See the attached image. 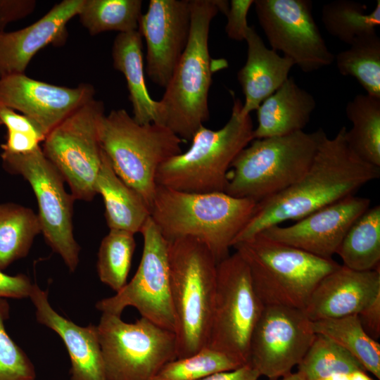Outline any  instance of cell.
I'll use <instances>...</instances> for the list:
<instances>
[{
	"instance_id": "42",
	"label": "cell",
	"mask_w": 380,
	"mask_h": 380,
	"mask_svg": "<svg viewBox=\"0 0 380 380\" xmlns=\"http://www.w3.org/2000/svg\"><path fill=\"white\" fill-rule=\"evenodd\" d=\"M357 316L365 332L377 341L380 337V293Z\"/></svg>"
},
{
	"instance_id": "34",
	"label": "cell",
	"mask_w": 380,
	"mask_h": 380,
	"mask_svg": "<svg viewBox=\"0 0 380 380\" xmlns=\"http://www.w3.org/2000/svg\"><path fill=\"white\" fill-rule=\"evenodd\" d=\"M297 367V372L306 380H319L336 373L350 374L365 370L347 350L321 334H316Z\"/></svg>"
},
{
	"instance_id": "14",
	"label": "cell",
	"mask_w": 380,
	"mask_h": 380,
	"mask_svg": "<svg viewBox=\"0 0 380 380\" xmlns=\"http://www.w3.org/2000/svg\"><path fill=\"white\" fill-rule=\"evenodd\" d=\"M258 23L271 49L304 72L331 65L329 51L312 15L310 0H254Z\"/></svg>"
},
{
	"instance_id": "10",
	"label": "cell",
	"mask_w": 380,
	"mask_h": 380,
	"mask_svg": "<svg viewBox=\"0 0 380 380\" xmlns=\"http://www.w3.org/2000/svg\"><path fill=\"white\" fill-rule=\"evenodd\" d=\"M263 308L241 256L235 252L220 261L208 347L247 364L251 338Z\"/></svg>"
},
{
	"instance_id": "31",
	"label": "cell",
	"mask_w": 380,
	"mask_h": 380,
	"mask_svg": "<svg viewBox=\"0 0 380 380\" xmlns=\"http://www.w3.org/2000/svg\"><path fill=\"white\" fill-rule=\"evenodd\" d=\"M367 6L351 0H336L322 8V21L325 30L334 37L350 45L358 37L380 25V1L373 11L365 13Z\"/></svg>"
},
{
	"instance_id": "41",
	"label": "cell",
	"mask_w": 380,
	"mask_h": 380,
	"mask_svg": "<svg viewBox=\"0 0 380 380\" xmlns=\"http://www.w3.org/2000/svg\"><path fill=\"white\" fill-rule=\"evenodd\" d=\"M0 125L5 126L7 131L29 133L37 135L42 141L44 140L42 135L27 117L5 106H0Z\"/></svg>"
},
{
	"instance_id": "18",
	"label": "cell",
	"mask_w": 380,
	"mask_h": 380,
	"mask_svg": "<svg viewBox=\"0 0 380 380\" xmlns=\"http://www.w3.org/2000/svg\"><path fill=\"white\" fill-rule=\"evenodd\" d=\"M370 203L367 198L350 195L291 225H274L259 234L312 255L332 259L350 226L369 208Z\"/></svg>"
},
{
	"instance_id": "32",
	"label": "cell",
	"mask_w": 380,
	"mask_h": 380,
	"mask_svg": "<svg viewBox=\"0 0 380 380\" xmlns=\"http://www.w3.org/2000/svg\"><path fill=\"white\" fill-rule=\"evenodd\" d=\"M141 0H84L77 15L91 35L138 30Z\"/></svg>"
},
{
	"instance_id": "8",
	"label": "cell",
	"mask_w": 380,
	"mask_h": 380,
	"mask_svg": "<svg viewBox=\"0 0 380 380\" xmlns=\"http://www.w3.org/2000/svg\"><path fill=\"white\" fill-rule=\"evenodd\" d=\"M99 140L115 174L137 191L151 209L159 166L181 153L184 141L165 125H140L125 109L104 115Z\"/></svg>"
},
{
	"instance_id": "16",
	"label": "cell",
	"mask_w": 380,
	"mask_h": 380,
	"mask_svg": "<svg viewBox=\"0 0 380 380\" xmlns=\"http://www.w3.org/2000/svg\"><path fill=\"white\" fill-rule=\"evenodd\" d=\"M94 95V87L87 83L76 87H62L30 78L25 74L0 79V106L20 111L44 139Z\"/></svg>"
},
{
	"instance_id": "19",
	"label": "cell",
	"mask_w": 380,
	"mask_h": 380,
	"mask_svg": "<svg viewBox=\"0 0 380 380\" xmlns=\"http://www.w3.org/2000/svg\"><path fill=\"white\" fill-rule=\"evenodd\" d=\"M84 0H63L35 23L23 29L0 31V79L25 72L34 57L49 44H61L68 23L79 13Z\"/></svg>"
},
{
	"instance_id": "36",
	"label": "cell",
	"mask_w": 380,
	"mask_h": 380,
	"mask_svg": "<svg viewBox=\"0 0 380 380\" xmlns=\"http://www.w3.org/2000/svg\"><path fill=\"white\" fill-rule=\"evenodd\" d=\"M9 312L6 299L0 298V380H35L33 364L5 329Z\"/></svg>"
},
{
	"instance_id": "21",
	"label": "cell",
	"mask_w": 380,
	"mask_h": 380,
	"mask_svg": "<svg viewBox=\"0 0 380 380\" xmlns=\"http://www.w3.org/2000/svg\"><path fill=\"white\" fill-rule=\"evenodd\" d=\"M29 298L37 322L63 340L70 360V380H107L97 325L81 327L58 314L49 303L48 292L36 283Z\"/></svg>"
},
{
	"instance_id": "46",
	"label": "cell",
	"mask_w": 380,
	"mask_h": 380,
	"mask_svg": "<svg viewBox=\"0 0 380 380\" xmlns=\"http://www.w3.org/2000/svg\"><path fill=\"white\" fill-rule=\"evenodd\" d=\"M276 380H306L299 372H291Z\"/></svg>"
},
{
	"instance_id": "39",
	"label": "cell",
	"mask_w": 380,
	"mask_h": 380,
	"mask_svg": "<svg viewBox=\"0 0 380 380\" xmlns=\"http://www.w3.org/2000/svg\"><path fill=\"white\" fill-rule=\"evenodd\" d=\"M36 5L34 0H0V31L8 24L31 14Z\"/></svg>"
},
{
	"instance_id": "43",
	"label": "cell",
	"mask_w": 380,
	"mask_h": 380,
	"mask_svg": "<svg viewBox=\"0 0 380 380\" xmlns=\"http://www.w3.org/2000/svg\"><path fill=\"white\" fill-rule=\"evenodd\" d=\"M260 374L249 363L236 369L213 374L200 380H258Z\"/></svg>"
},
{
	"instance_id": "45",
	"label": "cell",
	"mask_w": 380,
	"mask_h": 380,
	"mask_svg": "<svg viewBox=\"0 0 380 380\" xmlns=\"http://www.w3.org/2000/svg\"><path fill=\"white\" fill-rule=\"evenodd\" d=\"M319 380H350V374L336 373Z\"/></svg>"
},
{
	"instance_id": "26",
	"label": "cell",
	"mask_w": 380,
	"mask_h": 380,
	"mask_svg": "<svg viewBox=\"0 0 380 380\" xmlns=\"http://www.w3.org/2000/svg\"><path fill=\"white\" fill-rule=\"evenodd\" d=\"M336 254L356 271L380 268V206L365 210L350 226Z\"/></svg>"
},
{
	"instance_id": "24",
	"label": "cell",
	"mask_w": 380,
	"mask_h": 380,
	"mask_svg": "<svg viewBox=\"0 0 380 380\" xmlns=\"http://www.w3.org/2000/svg\"><path fill=\"white\" fill-rule=\"evenodd\" d=\"M112 58L114 68L126 79L134 120L140 125H161L160 103L151 98L146 84L142 37L138 30L118 34Z\"/></svg>"
},
{
	"instance_id": "33",
	"label": "cell",
	"mask_w": 380,
	"mask_h": 380,
	"mask_svg": "<svg viewBox=\"0 0 380 380\" xmlns=\"http://www.w3.org/2000/svg\"><path fill=\"white\" fill-rule=\"evenodd\" d=\"M135 247L134 234L124 230L110 229L101 242L96 264L98 276L116 293L127 283Z\"/></svg>"
},
{
	"instance_id": "22",
	"label": "cell",
	"mask_w": 380,
	"mask_h": 380,
	"mask_svg": "<svg viewBox=\"0 0 380 380\" xmlns=\"http://www.w3.org/2000/svg\"><path fill=\"white\" fill-rule=\"evenodd\" d=\"M245 41L247 58L237 79L245 97L241 113L247 115L281 86L295 65L291 59L267 48L253 26H249Z\"/></svg>"
},
{
	"instance_id": "37",
	"label": "cell",
	"mask_w": 380,
	"mask_h": 380,
	"mask_svg": "<svg viewBox=\"0 0 380 380\" xmlns=\"http://www.w3.org/2000/svg\"><path fill=\"white\" fill-rule=\"evenodd\" d=\"M254 0H232L229 10L225 15L227 18L225 32L227 37L236 41H243L248 30L247 16L253 5Z\"/></svg>"
},
{
	"instance_id": "38",
	"label": "cell",
	"mask_w": 380,
	"mask_h": 380,
	"mask_svg": "<svg viewBox=\"0 0 380 380\" xmlns=\"http://www.w3.org/2000/svg\"><path fill=\"white\" fill-rule=\"evenodd\" d=\"M33 285L25 274L9 275L0 270V298H29Z\"/></svg>"
},
{
	"instance_id": "4",
	"label": "cell",
	"mask_w": 380,
	"mask_h": 380,
	"mask_svg": "<svg viewBox=\"0 0 380 380\" xmlns=\"http://www.w3.org/2000/svg\"><path fill=\"white\" fill-rule=\"evenodd\" d=\"M168 256L177 358H183L208 346L217 262L204 243L189 237L169 241Z\"/></svg>"
},
{
	"instance_id": "7",
	"label": "cell",
	"mask_w": 380,
	"mask_h": 380,
	"mask_svg": "<svg viewBox=\"0 0 380 380\" xmlns=\"http://www.w3.org/2000/svg\"><path fill=\"white\" fill-rule=\"evenodd\" d=\"M263 304L304 310L319 281L341 265L258 234L232 246Z\"/></svg>"
},
{
	"instance_id": "44",
	"label": "cell",
	"mask_w": 380,
	"mask_h": 380,
	"mask_svg": "<svg viewBox=\"0 0 380 380\" xmlns=\"http://www.w3.org/2000/svg\"><path fill=\"white\" fill-rule=\"evenodd\" d=\"M350 380H374L365 370H356L350 374Z\"/></svg>"
},
{
	"instance_id": "9",
	"label": "cell",
	"mask_w": 380,
	"mask_h": 380,
	"mask_svg": "<svg viewBox=\"0 0 380 380\" xmlns=\"http://www.w3.org/2000/svg\"><path fill=\"white\" fill-rule=\"evenodd\" d=\"M97 329L107 380H149L177 359L175 333L144 317L127 323L103 312Z\"/></svg>"
},
{
	"instance_id": "25",
	"label": "cell",
	"mask_w": 380,
	"mask_h": 380,
	"mask_svg": "<svg viewBox=\"0 0 380 380\" xmlns=\"http://www.w3.org/2000/svg\"><path fill=\"white\" fill-rule=\"evenodd\" d=\"M95 191L103 198L105 218L110 229L124 230L134 234L141 232L150 217V208L137 191L115 174L103 150Z\"/></svg>"
},
{
	"instance_id": "17",
	"label": "cell",
	"mask_w": 380,
	"mask_h": 380,
	"mask_svg": "<svg viewBox=\"0 0 380 380\" xmlns=\"http://www.w3.org/2000/svg\"><path fill=\"white\" fill-rule=\"evenodd\" d=\"M191 27L189 0H151L138 31L146 43V72L165 88L187 45Z\"/></svg>"
},
{
	"instance_id": "27",
	"label": "cell",
	"mask_w": 380,
	"mask_h": 380,
	"mask_svg": "<svg viewBox=\"0 0 380 380\" xmlns=\"http://www.w3.org/2000/svg\"><path fill=\"white\" fill-rule=\"evenodd\" d=\"M346 113L352 123L345 133L347 144L362 160L380 167V98L357 94Z\"/></svg>"
},
{
	"instance_id": "1",
	"label": "cell",
	"mask_w": 380,
	"mask_h": 380,
	"mask_svg": "<svg viewBox=\"0 0 380 380\" xmlns=\"http://www.w3.org/2000/svg\"><path fill=\"white\" fill-rule=\"evenodd\" d=\"M342 127L334 138L327 135L304 176L283 191L256 203L254 212L233 245L267 228L309 214L353 195L362 186L379 178L380 167L366 163L348 146Z\"/></svg>"
},
{
	"instance_id": "13",
	"label": "cell",
	"mask_w": 380,
	"mask_h": 380,
	"mask_svg": "<svg viewBox=\"0 0 380 380\" xmlns=\"http://www.w3.org/2000/svg\"><path fill=\"white\" fill-rule=\"evenodd\" d=\"M144 246L137 270L132 279L114 296L98 301L99 311L121 316L134 307L141 317L175 333L176 323L171 296L168 241L149 217L141 232Z\"/></svg>"
},
{
	"instance_id": "5",
	"label": "cell",
	"mask_w": 380,
	"mask_h": 380,
	"mask_svg": "<svg viewBox=\"0 0 380 380\" xmlns=\"http://www.w3.org/2000/svg\"><path fill=\"white\" fill-rule=\"evenodd\" d=\"M326 135L319 128L253 139L232 163L224 192L258 203L283 191L308 171Z\"/></svg>"
},
{
	"instance_id": "12",
	"label": "cell",
	"mask_w": 380,
	"mask_h": 380,
	"mask_svg": "<svg viewBox=\"0 0 380 380\" xmlns=\"http://www.w3.org/2000/svg\"><path fill=\"white\" fill-rule=\"evenodd\" d=\"M102 101L94 98L78 108L53 128L42 150L68 184L75 199L91 201L101 163L100 122Z\"/></svg>"
},
{
	"instance_id": "23",
	"label": "cell",
	"mask_w": 380,
	"mask_h": 380,
	"mask_svg": "<svg viewBox=\"0 0 380 380\" xmlns=\"http://www.w3.org/2000/svg\"><path fill=\"white\" fill-rule=\"evenodd\" d=\"M314 96L289 78L256 109L253 139L288 135L303 129L316 108Z\"/></svg>"
},
{
	"instance_id": "3",
	"label": "cell",
	"mask_w": 380,
	"mask_h": 380,
	"mask_svg": "<svg viewBox=\"0 0 380 380\" xmlns=\"http://www.w3.org/2000/svg\"><path fill=\"white\" fill-rule=\"evenodd\" d=\"M191 27L187 45L159 101L161 125L183 141H190L209 118L208 93L213 69L208 47L210 23L229 3L189 0Z\"/></svg>"
},
{
	"instance_id": "35",
	"label": "cell",
	"mask_w": 380,
	"mask_h": 380,
	"mask_svg": "<svg viewBox=\"0 0 380 380\" xmlns=\"http://www.w3.org/2000/svg\"><path fill=\"white\" fill-rule=\"evenodd\" d=\"M243 365L222 352L206 347L190 356L167 362L149 380H200Z\"/></svg>"
},
{
	"instance_id": "2",
	"label": "cell",
	"mask_w": 380,
	"mask_h": 380,
	"mask_svg": "<svg viewBox=\"0 0 380 380\" xmlns=\"http://www.w3.org/2000/svg\"><path fill=\"white\" fill-rule=\"evenodd\" d=\"M256 203L225 192L189 193L157 185L150 217L167 241L197 239L218 263L229 255V248Z\"/></svg>"
},
{
	"instance_id": "40",
	"label": "cell",
	"mask_w": 380,
	"mask_h": 380,
	"mask_svg": "<svg viewBox=\"0 0 380 380\" xmlns=\"http://www.w3.org/2000/svg\"><path fill=\"white\" fill-rule=\"evenodd\" d=\"M42 141L37 135L7 131L6 141L1 144V148L3 152L11 154H26L37 149Z\"/></svg>"
},
{
	"instance_id": "6",
	"label": "cell",
	"mask_w": 380,
	"mask_h": 380,
	"mask_svg": "<svg viewBox=\"0 0 380 380\" xmlns=\"http://www.w3.org/2000/svg\"><path fill=\"white\" fill-rule=\"evenodd\" d=\"M233 98L227 122L218 130L201 126L187 151L159 166L157 185L189 193L224 192L232 163L253 140L251 117L242 114L243 103Z\"/></svg>"
},
{
	"instance_id": "30",
	"label": "cell",
	"mask_w": 380,
	"mask_h": 380,
	"mask_svg": "<svg viewBox=\"0 0 380 380\" xmlns=\"http://www.w3.org/2000/svg\"><path fill=\"white\" fill-rule=\"evenodd\" d=\"M349 46L334 58L338 70L355 78L367 94L380 98V38L376 32L358 37Z\"/></svg>"
},
{
	"instance_id": "11",
	"label": "cell",
	"mask_w": 380,
	"mask_h": 380,
	"mask_svg": "<svg viewBox=\"0 0 380 380\" xmlns=\"http://www.w3.org/2000/svg\"><path fill=\"white\" fill-rule=\"evenodd\" d=\"M3 168L22 176L37 198L41 232L52 251L58 254L70 272L79 263L80 247L73 234L75 198L64 187V179L44 156L41 146L26 154L1 153Z\"/></svg>"
},
{
	"instance_id": "28",
	"label": "cell",
	"mask_w": 380,
	"mask_h": 380,
	"mask_svg": "<svg viewBox=\"0 0 380 380\" xmlns=\"http://www.w3.org/2000/svg\"><path fill=\"white\" fill-rule=\"evenodd\" d=\"M39 233V220L32 209L11 202L0 203V270L26 257Z\"/></svg>"
},
{
	"instance_id": "15",
	"label": "cell",
	"mask_w": 380,
	"mask_h": 380,
	"mask_svg": "<svg viewBox=\"0 0 380 380\" xmlns=\"http://www.w3.org/2000/svg\"><path fill=\"white\" fill-rule=\"evenodd\" d=\"M315 336L303 310L264 306L251 338L248 363L270 380L283 377L300 363Z\"/></svg>"
},
{
	"instance_id": "29",
	"label": "cell",
	"mask_w": 380,
	"mask_h": 380,
	"mask_svg": "<svg viewBox=\"0 0 380 380\" xmlns=\"http://www.w3.org/2000/svg\"><path fill=\"white\" fill-rule=\"evenodd\" d=\"M316 334L323 335L351 354L365 371L380 379V344L364 330L357 315L312 322Z\"/></svg>"
},
{
	"instance_id": "20",
	"label": "cell",
	"mask_w": 380,
	"mask_h": 380,
	"mask_svg": "<svg viewBox=\"0 0 380 380\" xmlns=\"http://www.w3.org/2000/svg\"><path fill=\"white\" fill-rule=\"evenodd\" d=\"M380 293V268L356 271L340 265L326 275L304 308L312 322L357 315Z\"/></svg>"
}]
</instances>
